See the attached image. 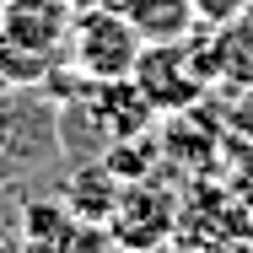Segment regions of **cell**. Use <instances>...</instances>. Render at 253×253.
Returning <instances> with one entry per match:
<instances>
[{"label":"cell","mask_w":253,"mask_h":253,"mask_svg":"<svg viewBox=\"0 0 253 253\" xmlns=\"http://www.w3.org/2000/svg\"><path fill=\"white\" fill-rule=\"evenodd\" d=\"M70 0H5L0 11V76L16 86H38L59 76V59H70Z\"/></svg>","instance_id":"obj_1"},{"label":"cell","mask_w":253,"mask_h":253,"mask_svg":"<svg viewBox=\"0 0 253 253\" xmlns=\"http://www.w3.org/2000/svg\"><path fill=\"white\" fill-rule=\"evenodd\" d=\"M135 86L146 92L156 113H189L200 108L205 92L215 86V70H210V43H205V27H194L189 38H167V43H146L140 65H135Z\"/></svg>","instance_id":"obj_2"},{"label":"cell","mask_w":253,"mask_h":253,"mask_svg":"<svg viewBox=\"0 0 253 253\" xmlns=\"http://www.w3.org/2000/svg\"><path fill=\"white\" fill-rule=\"evenodd\" d=\"M140 54H146V38H140V27L124 11H113V5L76 11V27H70V65H76V76H86V81H124V76H135Z\"/></svg>","instance_id":"obj_3"},{"label":"cell","mask_w":253,"mask_h":253,"mask_svg":"<svg viewBox=\"0 0 253 253\" xmlns=\"http://www.w3.org/2000/svg\"><path fill=\"white\" fill-rule=\"evenodd\" d=\"M178 194L162 189L156 178H135L119 189V205L108 215V237L124 253H156L162 243L178 237Z\"/></svg>","instance_id":"obj_4"},{"label":"cell","mask_w":253,"mask_h":253,"mask_svg":"<svg viewBox=\"0 0 253 253\" xmlns=\"http://www.w3.org/2000/svg\"><path fill=\"white\" fill-rule=\"evenodd\" d=\"M119 189H124V178H119L102 156L97 162H76L70 178H65V205H70L81 221L108 226V215H113V205H119Z\"/></svg>","instance_id":"obj_5"},{"label":"cell","mask_w":253,"mask_h":253,"mask_svg":"<svg viewBox=\"0 0 253 253\" xmlns=\"http://www.w3.org/2000/svg\"><path fill=\"white\" fill-rule=\"evenodd\" d=\"M113 11H124L135 27H140V38L146 43H167V38H189L194 27H200V16H194V5L189 0H108Z\"/></svg>","instance_id":"obj_6"},{"label":"cell","mask_w":253,"mask_h":253,"mask_svg":"<svg viewBox=\"0 0 253 253\" xmlns=\"http://www.w3.org/2000/svg\"><path fill=\"white\" fill-rule=\"evenodd\" d=\"M189 5H194L200 27H226V22H237V16L253 11V0H189Z\"/></svg>","instance_id":"obj_7"},{"label":"cell","mask_w":253,"mask_h":253,"mask_svg":"<svg viewBox=\"0 0 253 253\" xmlns=\"http://www.w3.org/2000/svg\"><path fill=\"white\" fill-rule=\"evenodd\" d=\"M11 215H16V200H11V189H0V226H5Z\"/></svg>","instance_id":"obj_8"},{"label":"cell","mask_w":253,"mask_h":253,"mask_svg":"<svg viewBox=\"0 0 253 253\" xmlns=\"http://www.w3.org/2000/svg\"><path fill=\"white\" fill-rule=\"evenodd\" d=\"M0 253H27V248H22V243H11V237H5V226H0Z\"/></svg>","instance_id":"obj_9"},{"label":"cell","mask_w":253,"mask_h":253,"mask_svg":"<svg viewBox=\"0 0 253 253\" xmlns=\"http://www.w3.org/2000/svg\"><path fill=\"white\" fill-rule=\"evenodd\" d=\"M76 11H92V5H108V0H70Z\"/></svg>","instance_id":"obj_10"},{"label":"cell","mask_w":253,"mask_h":253,"mask_svg":"<svg viewBox=\"0 0 253 253\" xmlns=\"http://www.w3.org/2000/svg\"><path fill=\"white\" fill-rule=\"evenodd\" d=\"M0 11H5V0H0Z\"/></svg>","instance_id":"obj_11"}]
</instances>
